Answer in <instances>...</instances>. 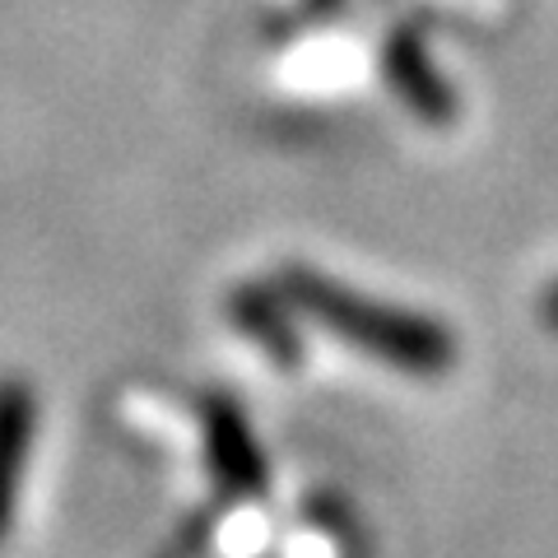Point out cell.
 Here are the masks:
<instances>
[{
  "mask_svg": "<svg viewBox=\"0 0 558 558\" xmlns=\"http://www.w3.org/2000/svg\"><path fill=\"white\" fill-rule=\"evenodd\" d=\"M229 317H233V326L247 336L260 354H266L275 368H299V363L307 359V344H303V336H299V307H293L284 293H279V284L275 289H266V284H238L233 293H229Z\"/></svg>",
  "mask_w": 558,
  "mask_h": 558,
  "instance_id": "3957f363",
  "label": "cell"
},
{
  "mask_svg": "<svg viewBox=\"0 0 558 558\" xmlns=\"http://www.w3.org/2000/svg\"><path fill=\"white\" fill-rule=\"evenodd\" d=\"M201 438H205V465L215 475L219 494L233 502H260L270 494V465L260 451L247 414L233 396H205L201 400Z\"/></svg>",
  "mask_w": 558,
  "mask_h": 558,
  "instance_id": "7a4b0ae2",
  "label": "cell"
},
{
  "mask_svg": "<svg viewBox=\"0 0 558 558\" xmlns=\"http://www.w3.org/2000/svg\"><path fill=\"white\" fill-rule=\"evenodd\" d=\"M539 322H545L549 330H558V279L545 289V299H539Z\"/></svg>",
  "mask_w": 558,
  "mask_h": 558,
  "instance_id": "8992f818",
  "label": "cell"
},
{
  "mask_svg": "<svg viewBox=\"0 0 558 558\" xmlns=\"http://www.w3.org/2000/svg\"><path fill=\"white\" fill-rule=\"evenodd\" d=\"M215 531H219V521H215V512L205 508V512H196L191 521H182L178 535L168 539L159 558H205L209 545H215Z\"/></svg>",
  "mask_w": 558,
  "mask_h": 558,
  "instance_id": "5b68a950",
  "label": "cell"
},
{
  "mask_svg": "<svg viewBox=\"0 0 558 558\" xmlns=\"http://www.w3.org/2000/svg\"><path fill=\"white\" fill-rule=\"evenodd\" d=\"M33 428H38V396H33V387L24 377H0V539L14 526Z\"/></svg>",
  "mask_w": 558,
  "mask_h": 558,
  "instance_id": "277c9868",
  "label": "cell"
},
{
  "mask_svg": "<svg viewBox=\"0 0 558 558\" xmlns=\"http://www.w3.org/2000/svg\"><path fill=\"white\" fill-rule=\"evenodd\" d=\"M279 293L299 307V317L317 322L322 330H330L340 344L359 349L377 363H387L396 373L410 377H442L457 368V330L442 326L438 317H424V312L410 307H391L377 303L368 293L340 284L322 270L307 266H284L275 275Z\"/></svg>",
  "mask_w": 558,
  "mask_h": 558,
  "instance_id": "6da1fadb",
  "label": "cell"
}]
</instances>
